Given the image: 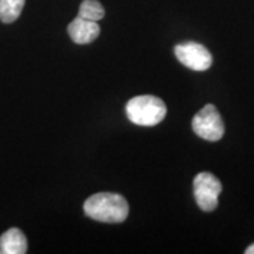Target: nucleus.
<instances>
[{
  "instance_id": "nucleus-1",
  "label": "nucleus",
  "mask_w": 254,
  "mask_h": 254,
  "mask_svg": "<svg viewBox=\"0 0 254 254\" xmlns=\"http://www.w3.org/2000/svg\"><path fill=\"white\" fill-rule=\"evenodd\" d=\"M83 210L93 220L103 223H122L128 215V203L119 193L100 192L85 200Z\"/></svg>"
},
{
  "instance_id": "nucleus-2",
  "label": "nucleus",
  "mask_w": 254,
  "mask_h": 254,
  "mask_svg": "<svg viewBox=\"0 0 254 254\" xmlns=\"http://www.w3.org/2000/svg\"><path fill=\"white\" fill-rule=\"evenodd\" d=\"M127 118L137 126H155L167 115L163 100L153 95H143L130 99L126 105Z\"/></svg>"
},
{
  "instance_id": "nucleus-3",
  "label": "nucleus",
  "mask_w": 254,
  "mask_h": 254,
  "mask_svg": "<svg viewBox=\"0 0 254 254\" xmlns=\"http://www.w3.org/2000/svg\"><path fill=\"white\" fill-rule=\"evenodd\" d=\"M192 128L196 136L208 141H218L225 134V125L213 105H206L192 119Z\"/></svg>"
},
{
  "instance_id": "nucleus-4",
  "label": "nucleus",
  "mask_w": 254,
  "mask_h": 254,
  "mask_svg": "<svg viewBox=\"0 0 254 254\" xmlns=\"http://www.w3.org/2000/svg\"><path fill=\"white\" fill-rule=\"evenodd\" d=\"M222 184L210 173H199L193 180L195 200L203 212H212L218 206Z\"/></svg>"
},
{
  "instance_id": "nucleus-5",
  "label": "nucleus",
  "mask_w": 254,
  "mask_h": 254,
  "mask_svg": "<svg viewBox=\"0 0 254 254\" xmlns=\"http://www.w3.org/2000/svg\"><path fill=\"white\" fill-rule=\"evenodd\" d=\"M178 61L193 71H206L212 65V54L202 44L182 43L174 50Z\"/></svg>"
},
{
  "instance_id": "nucleus-6",
  "label": "nucleus",
  "mask_w": 254,
  "mask_h": 254,
  "mask_svg": "<svg viewBox=\"0 0 254 254\" xmlns=\"http://www.w3.org/2000/svg\"><path fill=\"white\" fill-rule=\"evenodd\" d=\"M100 27L96 21L78 16L68 26V34L76 44H89L99 37Z\"/></svg>"
},
{
  "instance_id": "nucleus-7",
  "label": "nucleus",
  "mask_w": 254,
  "mask_h": 254,
  "mask_svg": "<svg viewBox=\"0 0 254 254\" xmlns=\"http://www.w3.org/2000/svg\"><path fill=\"white\" fill-rule=\"evenodd\" d=\"M26 252H27V239L17 227H11L0 236V253L24 254Z\"/></svg>"
},
{
  "instance_id": "nucleus-8",
  "label": "nucleus",
  "mask_w": 254,
  "mask_h": 254,
  "mask_svg": "<svg viewBox=\"0 0 254 254\" xmlns=\"http://www.w3.org/2000/svg\"><path fill=\"white\" fill-rule=\"evenodd\" d=\"M26 0H0V20L3 23L16 21L24 7Z\"/></svg>"
},
{
  "instance_id": "nucleus-9",
  "label": "nucleus",
  "mask_w": 254,
  "mask_h": 254,
  "mask_svg": "<svg viewBox=\"0 0 254 254\" xmlns=\"http://www.w3.org/2000/svg\"><path fill=\"white\" fill-rule=\"evenodd\" d=\"M78 16L92 21H99L100 18L105 17V9L98 0H83Z\"/></svg>"
},
{
  "instance_id": "nucleus-10",
  "label": "nucleus",
  "mask_w": 254,
  "mask_h": 254,
  "mask_svg": "<svg viewBox=\"0 0 254 254\" xmlns=\"http://www.w3.org/2000/svg\"><path fill=\"white\" fill-rule=\"evenodd\" d=\"M245 253H246V254H254V245L249 246V247L246 249Z\"/></svg>"
}]
</instances>
